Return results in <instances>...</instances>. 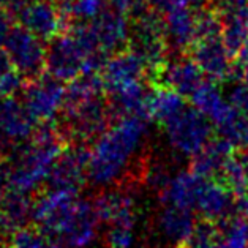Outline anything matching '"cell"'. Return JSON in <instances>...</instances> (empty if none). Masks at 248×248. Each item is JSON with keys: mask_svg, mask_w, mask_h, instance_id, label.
<instances>
[{"mask_svg": "<svg viewBox=\"0 0 248 248\" xmlns=\"http://www.w3.org/2000/svg\"><path fill=\"white\" fill-rule=\"evenodd\" d=\"M147 124L149 120L135 116L117 117L116 124L95 139L87 168L90 184L109 188L122 182L130 169L139 163L136 158L146 144Z\"/></svg>", "mask_w": 248, "mask_h": 248, "instance_id": "obj_1", "label": "cell"}, {"mask_svg": "<svg viewBox=\"0 0 248 248\" xmlns=\"http://www.w3.org/2000/svg\"><path fill=\"white\" fill-rule=\"evenodd\" d=\"M32 221L68 248H87L95 240L100 225L93 201L54 188H46L33 199Z\"/></svg>", "mask_w": 248, "mask_h": 248, "instance_id": "obj_2", "label": "cell"}, {"mask_svg": "<svg viewBox=\"0 0 248 248\" xmlns=\"http://www.w3.org/2000/svg\"><path fill=\"white\" fill-rule=\"evenodd\" d=\"M66 136L60 126L41 124L27 141L19 144L8 165L10 190L32 195L46 184L54 163L66 147Z\"/></svg>", "mask_w": 248, "mask_h": 248, "instance_id": "obj_3", "label": "cell"}, {"mask_svg": "<svg viewBox=\"0 0 248 248\" xmlns=\"http://www.w3.org/2000/svg\"><path fill=\"white\" fill-rule=\"evenodd\" d=\"M108 56L96 46L87 22H76L49 40L46 70L59 81H73L86 73H100Z\"/></svg>", "mask_w": 248, "mask_h": 248, "instance_id": "obj_4", "label": "cell"}, {"mask_svg": "<svg viewBox=\"0 0 248 248\" xmlns=\"http://www.w3.org/2000/svg\"><path fill=\"white\" fill-rule=\"evenodd\" d=\"M161 128L172 152L185 158L195 156L214 139V124L193 105L168 119Z\"/></svg>", "mask_w": 248, "mask_h": 248, "instance_id": "obj_5", "label": "cell"}, {"mask_svg": "<svg viewBox=\"0 0 248 248\" xmlns=\"http://www.w3.org/2000/svg\"><path fill=\"white\" fill-rule=\"evenodd\" d=\"M62 130L68 141L89 142L105 133L114 119L109 101L105 96L92 98L65 105L62 111Z\"/></svg>", "mask_w": 248, "mask_h": 248, "instance_id": "obj_6", "label": "cell"}, {"mask_svg": "<svg viewBox=\"0 0 248 248\" xmlns=\"http://www.w3.org/2000/svg\"><path fill=\"white\" fill-rule=\"evenodd\" d=\"M65 89L54 76H38L22 89V103L37 122H52L63 111Z\"/></svg>", "mask_w": 248, "mask_h": 248, "instance_id": "obj_7", "label": "cell"}, {"mask_svg": "<svg viewBox=\"0 0 248 248\" xmlns=\"http://www.w3.org/2000/svg\"><path fill=\"white\" fill-rule=\"evenodd\" d=\"M3 49L15 68L29 81L41 76L46 68V47L43 40L22 26L11 29L3 43Z\"/></svg>", "mask_w": 248, "mask_h": 248, "instance_id": "obj_8", "label": "cell"}, {"mask_svg": "<svg viewBox=\"0 0 248 248\" xmlns=\"http://www.w3.org/2000/svg\"><path fill=\"white\" fill-rule=\"evenodd\" d=\"M90 158V149L86 142H71L59 155L54 163L49 177L46 180V188L65 190L79 193L87 179V168Z\"/></svg>", "mask_w": 248, "mask_h": 248, "instance_id": "obj_9", "label": "cell"}, {"mask_svg": "<svg viewBox=\"0 0 248 248\" xmlns=\"http://www.w3.org/2000/svg\"><path fill=\"white\" fill-rule=\"evenodd\" d=\"M126 16L116 8H105L87 22L98 49L108 57L124 51L130 43L131 24Z\"/></svg>", "mask_w": 248, "mask_h": 248, "instance_id": "obj_10", "label": "cell"}, {"mask_svg": "<svg viewBox=\"0 0 248 248\" xmlns=\"http://www.w3.org/2000/svg\"><path fill=\"white\" fill-rule=\"evenodd\" d=\"M100 75L105 89L111 93L142 82L150 75V68L136 52L124 49L106 59Z\"/></svg>", "mask_w": 248, "mask_h": 248, "instance_id": "obj_11", "label": "cell"}, {"mask_svg": "<svg viewBox=\"0 0 248 248\" xmlns=\"http://www.w3.org/2000/svg\"><path fill=\"white\" fill-rule=\"evenodd\" d=\"M19 26L41 40H52L62 33L70 21L54 0H35L15 15Z\"/></svg>", "mask_w": 248, "mask_h": 248, "instance_id": "obj_12", "label": "cell"}, {"mask_svg": "<svg viewBox=\"0 0 248 248\" xmlns=\"http://www.w3.org/2000/svg\"><path fill=\"white\" fill-rule=\"evenodd\" d=\"M204 73L193 57H186L184 52L174 54L168 57L163 65L154 73V79L165 86L179 92L184 96H191L193 92L204 81Z\"/></svg>", "mask_w": 248, "mask_h": 248, "instance_id": "obj_13", "label": "cell"}, {"mask_svg": "<svg viewBox=\"0 0 248 248\" xmlns=\"http://www.w3.org/2000/svg\"><path fill=\"white\" fill-rule=\"evenodd\" d=\"M93 207L100 223H105L106 226L136 228V202L126 188H106L93 199Z\"/></svg>", "mask_w": 248, "mask_h": 248, "instance_id": "obj_14", "label": "cell"}, {"mask_svg": "<svg viewBox=\"0 0 248 248\" xmlns=\"http://www.w3.org/2000/svg\"><path fill=\"white\" fill-rule=\"evenodd\" d=\"M163 30L169 51L185 52L196 43V10L184 5H172L163 13Z\"/></svg>", "mask_w": 248, "mask_h": 248, "instance_id": "obj_15", "label": "cell"}, {"mask_svg": "<svg viewBox=\"0 0 248 248\" xmlns=\"http://www.w3.org/2000/svg\"><path fill=\"white\" fill-rule=\"evenodd\" d=\"M235 196L228 186L217 179H205L198 195L195 212L204 220L220 223L235 214Z\"/></svg>", "mask_w": 248, "mask_h": 248, "instance_id": "obj_16", "label": "cell"}, {"mask_svg": "<svg viewBox=\"0 0 248 248\" xmlns=\"http://www.w3.org/2000/svg\"><path fill=\"white\" fill-rule=\"evenodd\" d=\"M231 51L223 43L221 37L198 40L191 46V57L201 68L204 76L214 81H223L231 70Z\"/></svg>", "mask_w": 248, "mask_h": 248, "instance_id": "obj_17", "label": "cell"}, {"mask_svg": "<svg viewBox=\"0 0 248 248\" xmlns=\"http://www.w3.org/2000/svg\"><path fill=\"white\" fill-rule=\"evenodd\" d=\"M35 120L27 111L22 100L16 96L0 98V133L10 142L21 144L33 135Z\"/></svg>", "mask_w": 248, "mask_h": 248, "instance_id": "obj_18", "label": "cell"}, {"mask_svg": "<svg viewBox=\"0 0 248 248\" xmlns=\"http://www.w3.org/2000/svg\"><path fill=\"white\" fill-rule=\"evenodd\" d=\"M205 179L207 177L193 172L191 169L179 171L169 179L165 188L158 193L161 204H172L195 210L198 195L202 188Z\"/></svg>", "mask_w": 248, "mask_h": 248, "instance_id": "obj_19", "label": "cell"}, {"mask_svg": "<svg viewBox=\"0 0 248 248\" xmlns=\"http://www.w3.org/2000/svg\"><path fill=\"white\" fill-rule=\"evenodd\" d=\"M150 90L146 84L138 82L135 86L125 87L117 92H111L109 95V106L114 117L124 116H135L150 120L149 103H150Z\"/></svg>", "mask_w": 248, "mask_h": 248, "instance_id": "obj_20", "label": "cell"}, {"mask_svg": "<svg viewBox=\"0 0 248 248\" xmlns=\"http://www.w3.org/2000/svg\"><path fill=\"white\" fill-rule=\"evenodd\" d=\"M234 147L223 138L212 139L201 152L191 156L190 169L202 177L220 179L226 161L232 156Z\"/></svg>", "mask_w": 248, "mask_h": 248, "instance_id": "obj_21", "label": "cell"}, {"mask_svg": "<svg viewBox=\"0 0 248 248\" xmlns=\"http://www.w3.org/2000/svg\"><path fill=\"white\" fill-rule=\"evenodd\" d=\"M32 209L33 199L30 195L8 190L0 207V232L3 237H11L19 228L27 226L29 220H32Z\"/></svg>", "mask_w": 248, "mask_h": 248, "instance_id": "obj_22", "label": "cell"}, {"mask_svg": "<svg viewBox=\"0 0 248 248\" xmlns=\"http://www.w3.org/2000/svg\"><path fill=\"white\" fill-rule=\"evenodd\" d=\"M156 223H158L160 232L169 242L180 245L196 226L195 210L172 204H163Z\"/></svg>", "mask_w": 248, "mask_h": 248, "instance_id": "obj_23", "label": "cell"}, {"mask_svg": "<svg viewBox=\"0 0 248 248\" xmlns=\"http://www.w3.org/2000/svg\"><path fill=\"white\" fill-rule=\"evenodd\" d=\"M190 98L193 106L205 114L214 125L232 109V105L229 103L228 96L223 95L221 89L217 86L214 79L202 81Z\"/></svg>", "mask_w": 248, "mask_h": 248, "instance_id": "obj_24", "label": "cell"}, {"mask_svg": "<svg viewBox=\"0 0 248 248\" xmlns=\"http://www.w3.org/2000/svg\"><path fill=\"white\" fill-rule=\"evenodd\" d=\"M186 106L185 96L180 95L175 90L160 86L150 93V103H149V112L150 120H155L156 124H165L168 119L175 116L180 109Z\"/></svg>", "mask_w": 248, "mask_h": 248, "instance_id": "obj_25", "label": "cell"}, {"mask_svg": "<svg viewBox=\"0 0 248 248\" xmlns=\"http://www.w3.org/2000/svg\"><path fill=\"white\" fill-rule=\"evenodd\" d=\"M214 126L218 136L228 141L234 149H248V119L237 108L232 106V109Z\"/></svg>", "mask_w": 248, "mask_h": 248, "instance_id": "obj_26", "label": "cell"}, {"mask_svg": "<svg viewBox=\"0 0 248 248\" xmlns=\"http://www.w3.org/2000/svg\"><path fill=\"white\" fill-rule=\"evenodd\" d=\"M13 248H68L40 226H22L11 235Z\"/></svg>", "mask_w": 248, "mask_h": 248, "instance_id": "obj_27", "label": "cell"}, {"mask_svg": "<svg viewBox=\"0 0 248 248\" xmlns=\"http://www.w3.org/2000/svg\"><path fill=\"white\" fill-rule=\"evenodd\" d=\"M223 29L221 40L231 54H239L248 38V16L245 15H220Z\"/></svg>", "mask_w": 248, "mask_h": 248, "instance_id": "obj_28", "label": "cell"}, {"mask_svg": "<svg viewBox=\"0 0 248 248\" xmlns=\"http://www.w3.org/2000/svg\"><path fill=\"white\" fill-rule=\"evenodd\" d=\"M220 226L215 221L201 220L196 221L195 229L186 237L182 244L177 245L179 248H220Z\"/></svg>", "mask_w": 248, "mask_h": 248, "instance_id": "obj_29", "label": "cell"}, {"mask_svg": "<svg viewBox=\"0 0 248 248\" xmlns=\"http://www.w3.org/2000/svg\"><path fill=\"white\" fill-rule=\"evenodd\" d=\"M220 182H223L235 196H242L248 191V175L240 156H231L223 168Z\"/></svg>", "mask_w": 248, "mask_h": 248, "instance_id": "obj_30", "label": "cell"}, {"mask_svg": "<svg viewBox=\"0 0 248 248\" xmlns=\"http://www.w3.org/2000/svg\"><path fill=\"white\" fill-rule=\"evenodd\" d=\"M108 0H70V21L89 22L106 8Z\"/></svg>", "mask_w": 248, "mask_h": 248, "instance_id": "obj_31", "label": "cell"}, {"mask_svg": "<svg viewBox=\"0 0 248 248\" xmlns=\"http://www.w3.org/2000/svg\"><path fill=\"white\" fill-rule=\"evenodd\" d=\"M135 229V226H108V231L105 235L108 248H133L136 240Z\"/></svg>", "mask_w": 248, "mask_h": 248, "instance_id": "obj_32", "label": "cell"}, {"mask_svg": "<svg viewBox=\"0 0 248 248\" xmlns=\"http://www.w3.org/2000/svg\"><path fill=\"white\" fill-rule=\"evenodd\" d=\"M24 86H26V78L15 66L0 73V98L15 96L16 93L22 92Z\"/></svg>", "mask_w": 248, "mask_h": 248, "instance_id": "obj_33", "label": "cell"}, {"mask_svg": "<svg viewBox=\"0 0 248 248\" xmlns=\"http://www.w3.org/2000/svg\"><path fill=\"white\" fill-rule=\"evenodd\" d=\"M229 103L237 108V109L248 119V87L242 86V84H231L228 92Z\"/></svg>", "mask_w": 248, "mask_h": 248, "instance_id": "obj_34", "label": "cell"}, {"mask_svg": "<svg viewBox=\"0 0 248 248\" xmlns=\"http://www.w3.org/2000/svg\"><path fill=\"white\" fill-rule=\"evenodd\" d=\"M108 3L111 5V8H116L125 15H130L131 17L147 10L144 0H108Z\"/></svg>", "mask_w": 248, "mask_h": 248, "instance_id": "obj_35", "label": "cell"}, {"mask_svg": "<svg viewBox=\"0 0 248 248\" xmlns=\"http://www.w3.org/2000/svg\"><path fill=\"white\" fill-rule=\"evenodd\" d=\"M226 81L231 84H242V86L248 87V60H239L231 65Z\"/></svg>", "mask_w": 248, "mask_h": 248, "instance_id": "obj_36", "label": "cell"}, {"mask_svg": "<svg viewBox=\"0 0 248 248\" xmlns=\"http://www.w3.org/2000/svg\"><path fill=\"white\" fill-rule=\"evenodd\" d=\"M11 29H13V24H11V11L5 7V3L0 0V47L3 46L8 33L11 32Z\"/></svg>", "mask_w": 248, "mask_h": 248, "instance_id": "obj_37", "label": "cell"}, {"mask_svg": "<svg viewBox=\"0 0 248 248\" xmlns=\"http://www.w3.org/2000/svg\"><path fill=\"white\" fill-rule=\"evenodd\" d=\"M10 190L8 186V165L7 161H0V207L3 204V199Z\"/></svg>", "mask_w": 248, "mask_h": 248, "instance_id": "obj_38", "label": "cell"}, {"mask_svg": "<svg viewBox=\"0 0 248 248\" xmlns=\"http://www.w3.org/2000/svg\"><path fill=\"white\" fill-rule=\"evenodd\" d=\"M144 3H146V7L149 10H154L160 15L166 13L172 5H175L174 0H144Z\"/></svg>", "mask_w": 248, "mask_h": 248, "instance_id": "obj_39", "label": "cell"}, {"mask_svg": "<svg viewBox=\"0 0 248 248\" xmlns=\"http://www.w3.org/2000/svg\"><path fill=\"white\" fill-rule=\"evenodd\" d=\"M217 0H174L175 5H184V7H190V8H205L210 3H215Z\"/></svg>", "mask_w": 248, "mask_h": 248, "instance_id": "obj_40", "label": "cell"}, {"mask_svg": "<svg viewBox=\"0 0 248 248\" xmlns=\"http://www.w3.org/2000/svg\"><path fill=\"white\" fill-rule=\"evenodd\" d=\"M235 214L248 218V191L235 198Z\"/></svg>", "mask_w": 248, "mask_h": 248, "instance_id": "obj_41", "label": "cell"}, {"mask_svg": "<svg viewBox=\"0 0 248 248\" xmlns=\"http://www.w3.org/2000/svg\"><path fill=\"white\" fill-rule=\"evenodd\" d=\"M2 2L5 3V7L11 11V15H16L17 11L22 10L24 7H27V5H30L32 2H35V0H2Z\"/></svg>", "mask_w": 248, "mask_h": 248, "instance_id": "obj_42", "label": "cell"}, {"mask_svg": "<svg viewBox=\"0 0 248 248\" xmlns=\"http://www.w3.org/2000/svg\"><path fill=\"white\" fill-rule=\"evenodd\" d=\"M8 144H10V141L2 135V133H0V161H2V158H3V154H5V150H7Z\"/></svg>", "mask_w": 248, "mask_h": 248, "instance_id": "obj_43", "label": "cell"}, {"mask_svg": "<svg viewBox=\"0 0 248 248\" xmlns=\"http://www.w3.org/2000/svg\"><path fill=\"white\" fill-rule=\"evenodd\" d=\"M239 56H240L242 60H248V38L245 41V45L242 46V49L239 51Z\"/></svg>", "mask_w": 248, "mask_h": 248, "instance_id": "obj_44", "label": "cell"}, {"mask_svg": "<svg viewBox=\"0 0 248 248\" xmlns=\"http://www.w3.org/2000/svg\"><path fill=\"white\" fill-rule=\"evenodd\" d=\"M240 160H242V163H244L245 171H247V175H248V149L242 150V154H240Z\"/></svg>", "mask_w": 248, "mask_h": 248, "instance_id": "obj_45", "label": "cell"}, {"mask_svg": "<svg viewBox=\"0 0 248 248\" xmlns=\"http://www.w3.org/2000/svg\"><path fill=\"white\" fill-rule=\"evenodd\" d=\"M0 248H13V247H11V244H10V245L3 244V240H2V242H0Z\"/></svg>", "mask_w": 248, "mask_h": 248, "instance_id": "obj_46", "label": "cell"}, {"mask_svg": "<svg viewBox=\"0 0 248 248\" xmlns=\"http://www.w3.org/2000/svg\"><path fill=\"white\" fill-rule=\"evenodd\" d=\"M177 248H179V247H177Z\"/></svg>", "mask_w": 248, "mask_h": 248, "instance_id": "obj_47", "label": "cell"}]
</instances>
